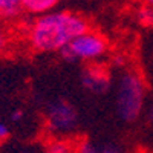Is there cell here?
Returning <instances> with one entry per match:
<instances>
[{
  "mask_svg": "<svg viewBox=\"0 0 153 153\" xmlns=\"http://www.w3.org/2000/svg\"><path fill=\"white\" fill-rule=\"evenodd\" d=\"M6 45H8V35L2 29V26H0V54H2L3 51L6 49Z\"/></svg>",
  "mask_w": 153,
  "mask_h": 153,
  "instance_id": "8fae6325",
  "label": "cell"
},
{
  "mask_svg": "<svg viewBox=\"0 0 153 153\" xmlns=\"http://www.w3.org/2000/svg\"><path fill=\"white\" fill-rule=\"evenodd\" d=\"M138 20L144 26H153V8L146 5L138 11Z\"/></svg>",
  "mask_w": 153,
  "mask_h": 153,
  "instance_id": "30bf717a",
  "label": "cell"
},
{
  "mask_svg": "<svg viewBox=\"0 0 153 153\" xmlns=\"http://www.w3.org/2000/svg\"><path fill=\"white\" fill-rule=\"evenodd\" d=\"M147 5H149V6H152V8H153V2H149V3H147Z\"/></svg>",
  "mask_w": 153,
  "mask_h": 153,
  "instance_id": "9a60e30c",
  "label": "cell"
},
{
  "mask_svg": "<svg viewBox=\"0 0 153 153\" xmlns=\"http://www.w3.org/2000/svg\"><path fill=\"white\" fill-rule=\"evenodd\" d=\"M76 149L68 139H54L46 147L48 153H76Z\"/></svg>",
  "mask_w": 153,
  "mask_h": 153,
  "instance_id": "52a82bcc",
  "label": "cell"
},
{
  "mask_svg": "<svg viewBox=\"0 0 153 153\" xmlns=\"http://www.w3.org/2000/svg\"><path fill=\"white\" fill-rule=\"evenodd\" d=\"M149 117H150V121L153 123V104H152V107H150V112H149Z\"/></svg>",
  "mask_w": 153,
  "mask_h": 153,
  "instance_id": "5bb4252c",
  "label": "cell"
},
{
  "mask_svg": "<svg viewBox=\"0 0 153 153\" xmlns=\"http://www.w3.org/2000/svg\"><path fill=\"white\" fill-rule=\"evenodd\" d=\"M23 11L22 2L19 0H0V17L2 19H16Z\"/></svg>",
  "mask_w": 153,
  "mask_h": 153,
  "instance_id": "8992f818",
  "label": "cell"
},
{
  "mask_svg": "<svg viewBox=\"0 0 153 153\" xmlns=\"http://www.w3.org/2000/svg\"><path fill=\"white\" fill-rule=\"evenodd\" d=\"M48 123L52 132L68 133L76 124V110L66 101H57L49 107Z\"/></svg>",
  "mask_w": 153,
  "mask_h": 153,
  "instance_id": "277c9868",
  "label": "cell"
},
{
  "mask_svg": "<svg viewBox=\"0 0 153 153\" xmlns=\"http://www.w3.org/2000/svg\"><path fill=\"white\" fill-rule=\"evenodd\" d=\"M22 6L23 11L42 17L48 12H52V9L57 6V2L55 0H22Z\"/></svg>",
  "mask_w": 153,
  "mask_h": 153,
  "instance_id": "5b68a950",
  "label": "cell"
},
{
  "mask_svg": "<svg viewBox=\"0 0 153 153\" xmlns=\"http://www.w3.org/2000/svg\"><path fill=\"white\" fill-rule=\"evenodd\" d=\"M144 104V83L136 74H124L118 84L117 109L124 121H135Z\"/></svg>",
  "mask_w": 153,
  "mask_h": 153,
  "instance_id": "7a4b0ae2",
  "label": "cell"
},
{
  "mask_svg": "<svg viewBox=\"0 0 153 153\" xmlns=\"http://www.w3.org/2000/svg\"><path fill=\"white\" fill-rule=\"evenodd\" d=\"M107 81L103 78V76H98L95 72H89L86 76H84V86L92 89V91H103L106 87Z\"/></svg>",
  "mask_w": 153,
  "mask_h": 153,
  "instance_id": "9c48e42d",
  "label": "cell"
},
{
  "mask_svg": "<svg viewBox=\"0 0 153 153\" xmlns=\"http://www.w3.org/2000/svg\"><path fill=\"white\" fill-rule=\"evenodd\" d=\"M8 136H9V129H8V126L3 124V123H0V143L5 141Z\"/></svg>",
  "mask_w": 153,
  "mask_h": 153,
  "instance_id": "7c38bea8",
  "label": "cell"
},
{
  "mask_svg": "<svg viewBox=\"0 0 153 153\" xmlns=\"http://www.w3.org/2000/svg\"><path fill=\"white\" fill-rule=\"evenodd\" d=\"M76 153H123L118 149L113 147H101V146H95L91 141H86L81 146H78L76 149Z\"/></svg>",
  "mask_w": 153,
  "mask_h": 153,
  "instance_id": "ba28073f",
  "label": "cell"
},
{
  "mask_svg": "<svg viewBox=\"0 0 153 153\" xmlns=\"http://www.w3.org/2000/svg\"><path fill=\"white\" fill-rule=\"evenodd\" d=\"M22 118H23V112L22 110H14L11 113V120L12 121H20Z\"/></svg>",
  "mask_w": 153,
  "mask_h": 153,
  "instance_id": "4fadbf2b",
  "label": "cell"
},
{
  "mask_svg": "<svg viewBox=\"0 0 153 153\" xmlns=\"http://www.w3.org/2000/svg\"><path fill=\"white\" fill-rule=\"evenodd\" d=\"M107 51V40L97 31L87 29L81 35L75 37L74 40L63 48L60 52L65 60H97L104 55Z\"/></svg>",
  "mask_w": 153,
  "mask_h": 153,
  "instance_id": "3957f363",
  "label": "cell"
},
{
  "mask_svg": "<svg viewBox=\"0 0 153 153\" xmlns=\"http://www.w3.org/2000/svg\"><path fill=\"white\" fill-rule=\"evenodd\" d=\"M89 29L87 20L72 11H52L38 17L29 28V45L38 52H55Z\"/></svg>",
  "mask_w": 153,
  "mask_h": 153,
  "instance_id": "6da1fadb",
  "label": "cell"
}]
</instances>
